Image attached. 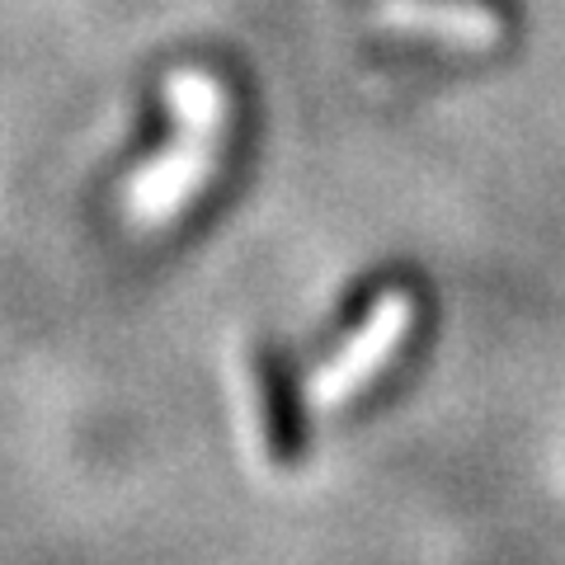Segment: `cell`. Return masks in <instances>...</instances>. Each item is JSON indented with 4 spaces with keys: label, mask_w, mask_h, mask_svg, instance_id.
Masks as SVG:
<instances>
[{
    "label": "cell",
    "mask_w": 565,
    "mask_h": 565,
    "mask_svg": "<svg viewBox=\"0 0 565 565\" xmlns=\"http://www.w3.org/2000/svg\"><path fill=\"white\" fill-rule=\"evenodd\" d=\"M411 311H415L411 292H405V288H386V292L377 297L373 316L363 321V330L353 334V344H349L334 363H326V367H321V377H316V396H326V401L349 396L353 386H359V382H363V377L373 373V367L386 359V353L396 349L401 330L411 326Z\"/></svg>",
    "instance_id": "obj_1"
},
{
    "label": "cell",
    "mask_w": 565,
    "mask_h": 565,
    "mask_svg": "<svg viewBox=\"0 0 565 565\" xmlns=\"http://www.w3.org/2000/svg\"><path fill=\"white\" fill-rule=\"evenodd\" d=\"M255 386L264 396V415H269V448L282 467L297 462V448H302V415H297V396H292V382L282 373L278 353H255Z\"/></svg>",
    "instance_id": "obj_2"
},
{
    "label": "cell",
    "mask_w": 565,
    "mask_h": 565,
    "mask_svg": "<svg viewBox=\"0 0 565 565\" xmlns=\"http://www.w3.org/2000/svg\"><path fill=\"white\" fill-rule=\"evenodd\" d=\"M392 24H434L444 33H462L467 43H486L500 33V14L476 0H382Z\"/></svg>",
    "instance_id": "obj_3"
}]
</instances>
